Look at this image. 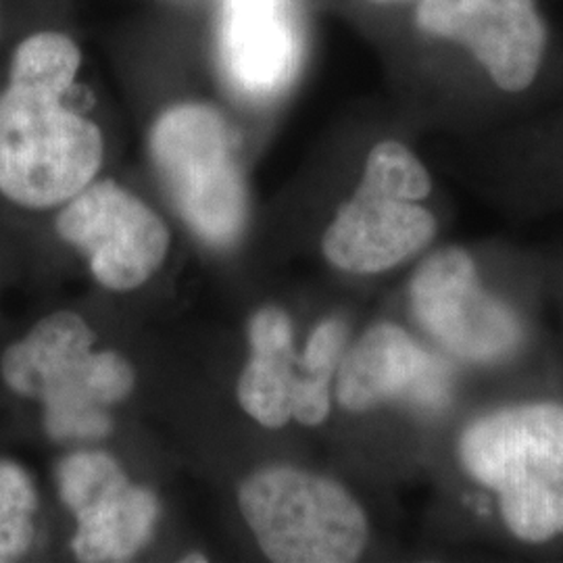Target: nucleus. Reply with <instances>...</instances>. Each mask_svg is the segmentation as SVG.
<instances>
[{"label": "nucleus", "instance_id": "nucleus-5", "mask_svg": "<svg viewBox=\"0 0 563 563\" xmlns=\"http://www.w3.org/2000/svg\"><path fill=\"white\" fill-rule=\"evenodd\" d=\"M239 501L272 562H355L367 543L362 505L341 484L305 470H262L242 484Z\"/></svg>", "mask_w": 563, "mask_h": 563}, {"label": "nucleus", "instance_id": "nucleus-17", "mask_svg": "<svg viewBox=\"0 0 563 563\" xmlns=\"http://www.w3.org/2000/svg\"><path fill=\"white\" fill-rule=\"evenodd\" d=\"M184 562H207L205 558H197V555H190V558H186Z\"/></svg>", "mask_w": 563, "mask_h": 563}, {"label": "nucleus", "instance_id": "nucleus-13", "mask_svg": "<svg viewBox=\"0 0 563 563\" xmlns=\"http://www.w3.org/2000/svg\"><path fill=\"white\" fill-rule=\"evenodd\" d=\"M251 362L242 369L239 401L265 428L292 420L301 383V357L295 353L292 323L278 307H265L249 323Z\"/></svg>", "mask_w": 563, "mask_h": 563}, {"label": "nucleus", "instance_id": "nucleus-3", "mask_svg": "<svg viewBox=\"0 0 563 563\" xmlns=\"http://www.w3.org/2000/svg\"><path fill=\"white\" fill-rule=\"evenodd\" d=\"M92 344L88 323L59 311L2 355V380L44 405V428L57 441L104 437L111 430L107 409L134 388L132 365L118 353L92 351Z\"/></svg>", "mask_w": 563, "mask_h": 563}, {"label": "nucleus", "instance_id": "nucleus-15", "mask_svg": "<svg viewBox=\"0 0 563 563\" xmlns=\"http://www.w3.org/2000/svg\"><path fill=\"white\" fill-rule=\"evenodd\" d=\"M36 490L27 472L0 462V563L15 562L34 541Z\"/></svg>", "mask_w": 563, "mask_h": 563}, {"label": "nucleus", "instance_id": "nucleus-14", "mask_svg": "<svg viewBox=\"0 0 563 563\" xmlns=\"http://www.w3.org/2000/svg\"><path fill=\"white\" fill-rule=\"evenodd\" d=\"M346 334V325L341 320H325L313 330L301 355V383L292 407L297 422L318 426L328 418L330 384L341 365Z\"/></svg>", "mask_w": 563, "mask_h": 563}, {"label": "nucleus", "instance_id": "nucleus-16", "mask_svg": "<svg viewBox=\"0 0 563 563\" xmlns=\"http://www.w3.org/2000/svg\"><path fill=\"white\" fill-rule=\"evenodd\" d=\"M372 2H378V4H393V2H413V0H372Z\"/></svg>", "mask_w": 563, "mask_h": 563}, {"label": "nucleus", "instance_id": "nucleus-11", "mask_svg": "<svg viewBox=\"0 0 563 563\" xmlns=\"http://www.w3.org/2000/svg\"><path fill=\"white\" fill-rule=\"evenodd\" d=\"M451 393L449 363L426 351L395 323L369 328L342 355L336 369V399L355 413L388 401L441 411L451 401Z\"/></svg>", "mask_w": 563, "mask_h": 563}, {"label": "nucleus", "instance_id": "nucleus-2", "mask_svg": "<svg viewBox=\"0 0 563 563\" xmlns=\"http://www.w3.org/2000/svg\"><path fill=\"white\" fill-rule=\"evenodd\" d=\"M460 460L497 493L509 532L523 543L563 534V405L526 402L463 430Z\"/></svg>", "mask_w": 563, "mask_h": 563}, {"label": "nucleus", "instance_id": "nucleus-9", "mask_svg": "<svg viewBox=\"0 0 563 563\" xmlns=\"http://www.w3.org/2000/svg\"><path fill=\"white\" fill-rule=\"evenodd\" d=\"M57 232L80 249L95 278L113 290L144 284L169 249L162 218L113 180L90 181L65 202Z\"/></svg>", "mask_w": 563, "mask_h": 563}, {"label": "nucleus", "instance_id": "nucleus-10", "mask_svg": "<svg viewBox=\"0 0 563 563\" xmlns=\"http://www.w3.org/2000/svg\"><path fill=\"white\" fill-rule=\"evenodd\" d=\"M63 504L78 520L74 551L80 562H125L153 534L159 516L155 495L130 483L104 453H76L59 463Z\"/></svg>", "mask_w": 563, "mask_h": 563}, {"label": "nucleus", "instance_id": "nucleus-6", "mask_svg": "<svg viewBox=\"0 0 563 563\" xmlns=\"http://www.w3.org/2000/svg\"><path fill=\"white\" fill-rule=\"evenodd\" d=\"M151 155L181 218L225 246L246 222V186L222 115L201 102L167 109L151 132Z\"/></svg>", "mask_w": 563, "mask_h": 563}, {"label": "nucleus", "instance_id": "nucleus-4", "mask_svg": "<svg viewBox=\"0 0 563 563\" xmlns=\"http://www.w3.org/2000/svg\"><path fill=\"white\" fill-rule=\"evenodd\" d=\"M430 192V172L407 144L378 142L353 197L325 230V260L353 274H378L407 262L437 234V218L422 205Z\"/></svg>", "mask_w": 563, "mask_h": 563}, {"label": "nucleus", "instance_id": "nucleus-7", "mask_svg": "<svg viewBox=\"0 0 563 563\" xmlns=\"http://www.w3.org/2000/svg\"><path fill=\"white\" fill-rule=\"evenodd\" d=\"M423 41L462 55L504 95H522L543 74L551 30L541 0H413Z\"/></svg>", "mask_w": 563, "mask_h": 563}, {"label": "nucleus", "instance_id": "nucleus-8", "mask_svg": "<svg viewBox=\"0 0 563 563\" xmlns=\"http://www.w3.org/2000/svg\"><path fill=\"white\" fill-rule=\"evenodd\" d=\"M411 309L423 330L455 357L497 363L523 341L518 316L478 280L476 263L463 249H444L416 272Z\"/></svg>", "mask_w": 563, "mask_h": 563}, {"label": "nucleus", "instance_id": "nucleus-12", "mask_svg": "<svg viewBox=\"0 0 563 563\" xmlns=\"http://www.w3.org/2000/svg\"><path fill=\"white\" fill-rule=\"evenodd\" d=\"M220 63L228 84L251 101H269L295 80L301 34L292 0H222Z\"/></svg>", "mask_w": 563, "mask_h": 563}, {"label": "nucleus", "instance_id": "nucleus-1", "mask_svg": "<svg viewBox=\"0 0 563 563\" xmlns=\"http://www.w3.org/2000/svg\"><path fill=\"white\" fill-rule=\"evenodd\" d=\"M80 65V46L60 32H36L13 53L0 92V192L21 207L65 205L101 169L99 125L65 104Z\"/></svg>", "mask_w": 563, "mask_h": 563}]
</instances>
